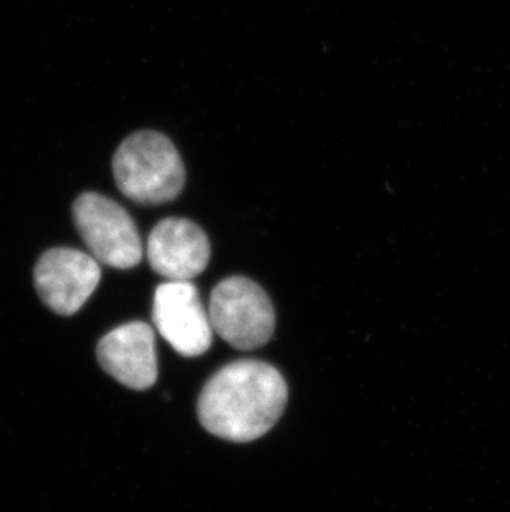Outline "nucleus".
I'll list each match as a JSON object with an SVG mask.
<instances>
[{"mask_svg":"<svg viewBox=\"0 0 510 512\" xmlns=\"http://www.w3.org/2000/svg\"><path fill=\"white\" fill-rule=\"evenodd\" d=\"M98 362L116 382L133 390H148L158 380L154 332L145 322L120 325L97 348Z\"/></svg>","mask_w":510,"mask_h":512,"instance_id":"obj_8","label":"nucleus"},{"mask_svg":"<svg viewBox=\"0 0 510 512\" xmlns=\"http://www.w3.org/2000/svg\"><path fill=\"white\" fill-rule=\"evenodd\" d=\"M73 221L98 262L115 269L140 264L143 247L135 221L113 199L98 193L82 194L73 204Z\"/></svg>","mask_w":510,"mask_h":512,"instance_id":"obj_4","label":"nucleus"},{"mask_svg":"<svg viewBox=\"0 0 510 512\" xmlns=\"http://www.w3.org/2000/svg\"><path fill=\"white\" fill-rule=\"evenodd\" d=\"M153 322L159 334L183 357H199L212 343L209 312L191 281H168L154 292Z\"/></svg>","mask_w":510,"mask_h":512,"instance_id":"obj_5","label":"nucleus"},{"mask_svg":"<svg viewBox=\"0 0 510 512\" xmlns=\"http://www.w3.org/2000/svg\"><path fill=\"white\" fill-rule=\"evenodd\" d=\"M287 398V383L277 368L259 360H239L221 368L204 385L199 421L217 438L249 443L274 428Z\"/></svg>","mask_w":510,"mask_h":512,"instance_id":"obj_1","label":"nucleus"},{"mask_svg":"<svg viewBox=\"0 0 510 512\" xmlns=\"http://www.w3.org/2000/svg\"><path fill=\"white\" fill-rule=\"evenodd\" d=\"M148 261L168 281H191L206 271L211 242L198 224L169 218L154 226L148 237Z\"/></svg>","mask_w":510,"mask_h":512,"instance_id":"obj_7","label":"nucleus"},{"mask_svg":"<svg viewBox=\"0 0 510 512\" xmlns=\"http://www.w3.org/2000/svg\"><path fill=\"white\" fill-rule=\"evenodd\" d=\"M113 174L121 193L140 204L169 203L178 198L186 181L181 156L156 131L128 136L113 158Z\"/></svg>","mask_w":510,"mask_h":512,"instance_id":"obj_2","label":"nucleus"},{"mask_svg":"<svg viewBox=\"0 0 510 512\" xmlns=\"http://www.w3.org/2000/svg\"><path fill=\"white\" fill-rule=\"evenodd\" d=\"M212 330L239 350H254L274 335L275 312L269 295L246 277H229L214 287L209 302Z\"/></svg>","mask_w":510,"mask_h":512,"instance_id":"obj_3","label":"nucleus"},{"mask_svg":"<svg viewBox=\"0 0 510 512\" xmlns=\"http://www.w3.org/2000/svg\"><path fill=\"white\" fill-rule=\"evenodd\" d=\"M40 299L55 314H77L97 290L102 269L95 257L77 249L57 247L45 252L35 266Z\"/></svg>","mask_w":510,"mask_h":512,"instance_id":"obj_6","label":"nucleus"}]
</instances>
